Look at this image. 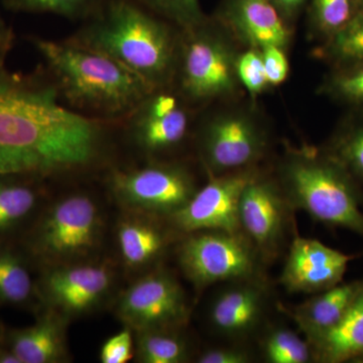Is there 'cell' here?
Returning a JSON list of instances; mask_svg holds the SVG:
<instances>
[{"mask_svg":"<svg viewBox=\"0 0 363 363\" xmlns=\"http://www.w3.org/2000/svg\"><path fill=\"white\" fill-rule=\"evenodd\" d=\"M28 42L44 60L60 100L86 117L119 125L154 90L114 60L67 40Z\"/></svg>","mask_w":363,"mask_h":363,"instance_id":"3","label":"cell"},{"mask_svg":"<svg viewBox=\"0 0 363 363\" xmlns=\"http://www.w3.org/2000/svg\"><path fill=\"white\" fill-rule=\"evenodd\" d=\"M107 180L112 195L130 211L166 219L185 206L198 190L185 167L159 160L135 168L111 169Z\"/></svg>","mask_w":363,"mask_h":363,"instance_id":"8","label":"cell"},{"mask_svg":"<svg viewBox=\"0 0 363 363\" xmlns=\"http://www.w3.org/2000/svg\"><path fill=\"white\" fill-rule=\"evenodd\" d=\"M209 21L180 30L172 86L190 104L233 92L238 82L233 49Z\"/></svg>","mask_w":363,"mask_h":363,"instance_id":"5","label":"cell"},{"mask_svg":"<svg viewBox=\"0 0 363 363\" xmlns=\"http://www.w3.org/2000/svg\"><path fill=\"white\" fill-rule=\"evenodd\" d=\"M308 343L312 362L363 363V279L340 321Z\"/></svg>","mask_w":363,"mask_h":363,"instance_id":"21","label":"cell"},{"mask_svg":"<svg viewBox=\"0 0 363 363\" xmlns=\"http://www.w3.org/2000/svg\"><path fill=\"white\" fill-rule=\"evenodd\" d=\"M266 131L243 113L212 117L198 135V150L209 177L255 168L267 150Z\"/></svg>","mask_w":363,"mask_h":363,"instance_id":"12","label":"cell"},{"mask_svg":"<svg viewBox=\"0 0 363 363\" xmlns=\"http://www.w3.org/2000/svg\"><path fill=\"white\" fill-rule=\"evenodd\" d=\"M358 13L357 0H311L310 18L318 35L326 40Z\"/></svg>","mask_w":363,"mask_h":363,"instance_id":"29","label":"cell"},{"mask_svg":"<svg viewBox=\"0 0 363 363\" xmlns=\"http://www.w3.org/2000/svg\"><path fill=\"white\" fill-rule=\"evenodd\" d=\"M224 284L212 298L208 321L221 337L242 343L266 326L271 286L266 274Z\"/></svg>","mask_w":363,"mask_h":363,"instance_id":"14","label":"cell"},{"mask_svg":"<svg viewBox=\"0 0 363 363\" xmlns=\"http://www.w3.org/2000/svg\"><path fill=\"white\" fill-rule=\"evenodd\" d=\"M67 319L47 308L32 326L2 332L1 340L21 363L64 362L68 359Z\"/></svg>","mask_w":363,"mask_h":363,"instance_id":"19","label":"cell"},{"mask_svg":"<svg viewBox=\"0 0 363 363\" xmlns=\"http://www.w3.org/2000/svg\"><path fill=\"white\" fill-rule=\"evenodd\" d=\"M119 319L135 332L182 329L190 307L185 290L169 269L156 267L128 286L117 300Z\"/></svg>","mask_w":363,"mask_h":363,"instance_id":"10","label":"cell"},{"mask_svg":"<svg viewBox=\"0 0 363 363\" xmlns=\"http://www.w3.org/2000/svg\"><path fill=\"white\" fill-rule=\"evenodd\" d=\"M182 329H155L135 332L136 355L143 363H183L190 348Z\"/></svg>","mask_w":363,"mask_h":363,"instance_id":"24","label":"cell"},{"mask_svg":"<svg viewBox=\"0 0 363 363\" xmlns=\"http://www.w3.org/2000/svg\"><path fill=\"white\" fill-rule=\"evenodd\" d=\"M14 43V33L11 28H9L6 21L0 14V44L13 48Z\"/></svg>","mask_w":363,"mask_h":363,"instance_id":"37","label":"cell"},{"mask_svg":"<svg viewBox=\"0 0 363 363\" xmlns=\"http://www.w3.org/2000/svg\"><path fill=\"white\" fill-rule=\"evenodd\" d=\"M162 219L166 218L135 212L119 221L117 245L126 267L135 271L147 269L164 257L177 230L173 226H164Z\"/></svg>","mask_w":363,"mask_h":363,"instance_id":"17","label":"cell"},{"mask_svg":"<svg viewBox=\"0 0 363 363\" xmlns=\"http://www.w3.org/2000/svg\"><path fill=\"white\" fill-rule=\"evenodd\" d=\"M257 173V169L252 168L209 177L208 183L168 221L181 234L202 230L241 233V194Z\"/></svg>","mask_w":363,"mask_h":363,"instance_id":"13","label":"cell"},{"mask_svg":"<svg viewBox=\"0 0 363 363\" xmlns=\"http://www.w3.org/2000/svg\"><path fill=\"white\" fill-rule=\"evenodd\" d=\"M114 126L65 106L43 65L0 70V176L44 179L94 168Z\"/></svg>","mask_w":363,"mask_h":363,"instance_id":"1","label":"cell"},{"mask_svg":"<svg viewBox=\"0 0 363 363\" xmlns=\"http://www.w3.org/2000/svg\"><path fill=\"white\" fill-rule=\"evenodd\" d=\"M308 0H272L286 21L296 18Z\"/></svg>","mask_w":363,"mask_h":363,"instance_id":"36","label":"cell"},{"mask_svg":"<svg viewBox=\"0 0 363 363\" xmlns=\"http://www.w3.org/2000/svg\"><path fill=\"white\" fill-rule=\"evenodd\" d=\"M39 180L30 176H0V238L32 216L40 201Z\"/></svg>","mask_w":363,"mask_h":363,"instance_id":"22","label":"cell"},{"mask_svg":"<svg viewBox=\"0 0 363 363\" xmlns=\"http://www.w3.org/2000/svg\"><path fill=\"white\" fill-rule=\"evenodd\" d=\"M362 279L338 284L298 305L278 302L277 309L285 314L298 327L306 340H313L340 321L362 286Z\"/></svg>","mask_w":363,"mask_h":363,"instance_id":"20","label":"cell"},{"mask_svg":"<svg viewBox=\"0 0 363 363\" xmlns=\"http://www.w3.org/2000/svg\"><path fill=\"white\" fill-rule=\"evenodd\" d=\"M179 35L136 0H102L66 40L114 60L155 90L173 83Z\"/></svg>","mask_w":363,"mask_h":363,"instance_id":"2","label":"cell"},{"mask_svg":"<svg viewBox=\"0 0 363 363\" xmlns=\"http://www.w3.org/2000/svg\"><path fill=\"white\" fill-rule=\"evenodd\" d=\"M160 18L179 30H189L200 25L206 18L199 0H136Z\"/></svg>","mask_w":363,"mask_h":363,"instance_id":"31","label":"cell"},{"mask_svg":"<svg viewBox=\"0 0 363 363\" xmlns=\"http://www.w3.org/2000/svg\"><path fill=\"white\" fill-rule=\"evenodd\" d=\"M11 50V47H7L6 45L0 44V70H1L2 68H4V63H6L7 54H9Z\"/></svg>","mask_w":363,"mask_h":363,"instance_id":"39","label":"cell"},{"mask_svg":"<svg viewBox=\"0 0 363 363\" xmlns=\"http://www.w3.org/2000/svg\"><path fill=\"white\" fill-rule=\"evenodd\" d=\"M295 210L278 181L257 175L245 186L240 202V225L264 267L281 257L297 230Z\"/></svg>","mask_w":363,"mask_h":363,"instance_id":"9","label":"cell"},{"mask_svg":"<svg viewBox=\"0 0 363 363\" xmlns=\"http://www.w3.org/2000/svg\"><path fill=\"white\" fill-rule=\"evenodd\" d=\"M0 363H21L20 359L2 340H0Z\"/></svg>","mask_w":363,"mask_h":363,"instance_id":"38","label":"cell"},{"mask_svg":"<svg viewBox=\"0 0 363 363\" xmlns=\"http://www.w3.org/2000/svg\"><path fill=\"white\" fill-rule=\"evenodd\" d=\"M255 359L252 351L245 344L235 342L203 351L196 362L199 363H250Z\"/></svg>","mask_w":363,"mask_h":363,"instance_id":"34","label":"cell"},{"mask_svg":"<svg viewBox=\"0 0 363 363\" xmlns=\"http://www.w3.org/2000/svg\"><path fill=\"white\" fill-rule=\"evenodd\" d=\"M107 264H68L50 267L40 279V295L48 308L68 318L96 309L113 286Z\"/></svg>","mask_w":363,"mask_h":363,"instance_id":"15","label":"cell"},{"mask_svg":"<svg viewBox=\"0 0 363 363\" xmlns=\"http://www.w3.org/2000/svg\"><path fill=\"white\" fill-rule=\"evenodd\" d=\"M286 250L279 281L290 294L314 295L342 283L350 262L363 257V252L348 255L321 241L303 238L297 230Z\"/></svg>","mask_w":363,"mask_h":363,"instance_id":"16","label":"cell"},{"mask_svg":"<svg viewBox=\"0 0 363 363\" xmlns=\"http://www.w3.org/2000/svg\"><path fill=\"white\" fill-rule=\"evenodd\" d=\"M179 266L198 291L266 274L252 242L242 233L202 230L183 234Z\"/></svg>","mask_w":363,"mask_h":363,"instance_id":"7","label":"cell"},{"mask_svg":"<svg viewBox=\"0 0 363 363\" xmlns=\"http://www.w3.org/2000/svg\"><path fill=\"white\" fill-rule=\"evenodd\" d=\"M278 183L289 204L322 225L351 231L363 240V199L339 162L323 149L286 150Z\"/></svg>","mask_w":363,"mask_h":363,"instance_id":"4","label":"cell"},{"mask_svg":"<svg viewBox=\"0 0 363 363\" xmlns=\"http://www.w3.org/2000/svg\"><path fill=\"white\" fill-rule=\"evenodd\" d=\"M188 104L173 86L155 89L119 125L136 149L155 160L187 140L192 124Z\"/></svg>","mask_w":363,"mask_h":363,"instance_id":"11","label":"cell"},{"mask_svg":"<svg viewBox=\"0 0 363 363\" xmlns=\"http://www.w3.org/2000/svg\"><path fill=\"white\" fill-rule=\"evenodd\" d=\"M323 150L347 172L363 199V111H351Z\"/></svg>","mask_w":363,"mask_h":363,"instance_id":"23","label":"cell"},{"mask_svg":"<svg viewBox=\"0 0 363 363\" xmlns=\"http://www.w3.org/2000/svg\"><path fill=\"white\" fill-rule=\"evenodd\" d=\"M264 70L269 85H279L286 80L289 75L288 59L283 48L277 45H267L260 49Z\"/></svg>","mask_w":363,"mask_h":363,"instance_id":"35","label":"cell"},{"mask_svg":"<svg viewBox=\"0 0 363 363\" xmlns=\"http://www.w3.org/2000/svg\"><path fill=\"white\" fill-rule=\"evenodd\" d=\"M102 0H1L13 13H52L82 23L93 13Z\"/></svg>","mask_w":363,"mask_h":363,"instance_id":"28","label":"cell"},{"mask_svg":"<svg viewBox=\"0 0 363 363\" xmlns=\"http://www.w3.org/2000/svg\"><path fill=\"white\" fill-rule=\"evenodd\" d=\"M320 52L333 68L363 63V11L325 40Z\"/></svg>","mask_w":363,"mask_h":363,"instance_id":"27","label":"cell"},{"mask_svg":"<svg viewBox=\"0 0 363 363\" xmlns=\"http://www.w3.org/2000/svg\"><path fill=\"white\" fill-rule=\"evenodd\" d=\"M236 74L250 94H259L269 85L259 49L252 48L238 57Z\"/></svg>","mask_w":363,"mask_h":363,"instance_id":"32","label":"cell"},{"mask_svg":"<svg viewBox=\"0 0 363 363\" xmlns=\"http://www.w3.org/2000/svg\"><path fill=\"white\" fill-rule=\"evenodd\" d=\"M358 13L363 11V0H357Z\"/></svg>","mask_w":363,"mask_h":363,"instance_id":"40","label":"cell"},{"mask_svg":"<svg viewBox=\"0 0 363 363\" xmlns=\"http://www.w3.org/2000/svg\"><path fill=\"white\" fill-rule=\"evenodd\" d=\"M35 294L32 276L20 255L0 247V304L23 306Z\"/></svg>","mask_w":363,"mask_h":363,"instance_id":"26","label":"cell"},{"mask_svg":"<svg viewBox=\"0 0 363 363\" xmlns=\"http://www.w3.org/2000/svg\"><path fill=\"white\" fill-rule=\"evenodd\" d=\"M259 350L267 363L312 362L308 341L283 324H266L259 339Z\"/></svg>","mask_w":363,"mask_h":363,"instance_id":"25","label":"cell"},{"mask_svg":"<svg viewBox=\"0 0 363 363\" xmlns=\"http://www.w3.org/2000/svg\"><path fill=\"white\" fill-rule=\"evenodd\" d=\"M102 217L97 202L85 193L61 198L43 215L28 248L48 267L74 264L99 245Z\"/></svg>","mask_w":363,"mask_h":363,"instance_id":"6","label":"cell"},{"mask_svg":"<svg viewBox=\"0 0 363 363\" xmlns=\"http://www.w3.org/2000/svg\"><path fill=\"white\" fill-rule=\"evenodd\" d=\"M220 20L252 48L267 45L285 48L290 30L272 0H227Z\"/></svg>","mask_w":363,"mask_h":363,"instance_id":"18","label":"cell"},{"mask_svg":"<svg viewBox=\"0 0 363 363\" xmlns=\"http://www.w3.org/2000/svg\"><path fill=\"white\" fill-rule=\"evenodd\" d=\"M323 91L351 111H363V63L333 68L325 81Z\"/></svg>","mask_w":363,"mask_h":363,"instance_id":"30","label":"cell"},{"mask_svg":"<svg viewBox=\"0 0 363 363\" xmlns=\"http://www.w3.org/2000/svg\"><path fill=\"white\" fill-rule=\"evenodd\" d=\"M123 330L105 341L99 352L102 363H125L133 357V330L125 326Z\"/></svg>","mask_w":363,"mask_h":363,"instance_id":"33","label":"cell"}]
</instances>
